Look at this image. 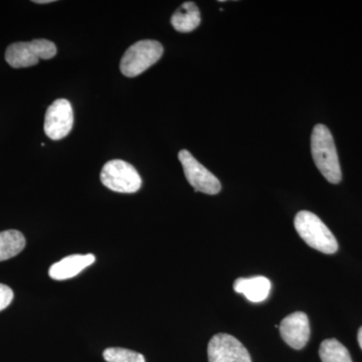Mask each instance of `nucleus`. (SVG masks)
<instances>
[{
  "mask_svg": "<svg viewBox=\"0 0 362 362\" xmlns=\"http://www.w3.org/2000/svg\"><path fill=\"white\" fill-rule=\"evenodd\" d=\"M311 152L317 168L330 183L341 181V168L334 139L323 124H317L311 135Z\"/></svg>",
  "mask_w": 362,
  "mask_h": 362,
  "instance_id": "f257e3e1",
  "label": "nucleus"
},
{
  "mask_svg": "<svg viewBox=\"0 0 362 362\" xmlns=\"http://www.w3.org/2000/svg\"><path fill=\"white\" fill-rule=\"evenodd\" d=\"M295 228L302 240L317 251L334 254L338 243L327 226L315 214L308 211H299L295 216Z\"/></svg>",
  "mask_w": 362,
  "mask_h": 362,
  "instance_id": "f03ea898",
  "label": "nucleus"
},
{
  "mask_svg": "<svg viewBox=\"0 0 362 362\" xmlns=\"http://www.w3.org/2000/svg\"><path fill=\"white\" fill-rule=\"evenodd\" d=\"M163 47L156 40H144L135 42L125 52L120 70L126 77H137L160 59Z\"/></svg>",
  "mask_w": 362,
  "mask_h": 362,
  "instance_id": "7ed1b4c3",
  "label": "nucleus"
},
{
  "mask_svg": "<svg viewBox=\"0 0 362 362\" xmlns=\"http://www.w3.org/2000/svg\"><path fill=\"white\" fill-rule=\"evenodd\" d=\"M57 54V47L47 40L16 42L7 47L6 59L14 69L28 68L39 64L40 59H49Z\"/></svg>",
  "mask_w": 362,
  "mask_h": 362,
  "instance_id": "20e7f679",
  "label": "nucleus"
},
{
  "mask_svg": "<svg viewBox=\"0 0 362 362\" xmlns=\"http://www.w3.org/2000/svg\"><path fill=\"white\" fill-rule=\"evenodd\" d=\"M100 177L105 187L121 194H134L142 185L141 177L134 166L120 159L107 162Z\"/></svg>",
  "mask_w": 362,
  "mask_h": 362,
  "instance_id": "39448f33",
  "label": "nucleus"
},
{
  "mask_svg": "<svg viewBox=\"0 0 362 362\" xmlns=\"http://www.w3.org/2000/svg\"><path fill=\"white\" fill-rule=\"evenodd\" d=\"M178 158L182 164L185 177L195 192L209 195L218 194L221 192L220 180L209 169L199 163L189 151L181 150L178 153Z\"/></svg>",
  "mask_w": 362,
  "mask_h": 362,
  "instance_id": "423d86ee",
  "label": "nucleus"
},
{
  "mask_svg": "<svg viewBox=\"0 0 362 362\" xmlns=\"http://www.w3.org/2000/svg\"><path fill=\"white\" fill-rule=\"evenodd\" d=\"M207 356L209 362H252L246 347L226 333H218L209 340Z\"/></svg>",
  "mask_w": 362,
  "mask_h": 362,
  "instance_id": "0eeeda50",
  "label": "nucleus"
},
{
  "mask_svg": "<svg viewBox=\"0 0 362 362\" xmlns=\"http://www.w3.org/2000/svg\"><path fill=\"white\" fill-rule=\"evenodd\" d=\"M74 112L68 100H56L47 108L45 117V132L52 140L65 138L73 129Z\"/></svg>",
  "mask_w": 362,
  "mask_h": 362,
  "instance_id": "6e6552de",
  "label": "nucleus"
},
{
  "mask_svg": "<svg viewBox=\"0 0 362 362\" xmlns=\"http://www.w3.org/2000/svg\"><path fill=\"white\" fill-rule=\"evenodd\" d=\"M283 340L294 349H302L310 338V324L303 312H295L283 319L280 325Z\"/></svg>",
  "mask_w": 362,
  "mask_h": 362,
  "instance_id": "1a4fd4ad",
  "label": "nucleus"
},
{
  "mask_svg": "<svg viewBox=\"0 0 362 362\" xmlns=\"http://www.w3.org/2000/svg\"><path fill=\"white\" fill-rule=\"evenodd\" d=\"M96 261L94 255H71L57 262L49 268V277L54 280H68L76 277Z\"/></svg>",
  "mask_w": 362,
  "mask_h": 362,
  "instance_id": "9d476101",
  "label": "nucleus"
},
{
  "mask_svg": "<svg viewBox=\"0 0 362 362\" xmlns=\"http://www.w3.org/2000/svg\"><path fill=\"white\" fill-rule=\"evenodd\" d=\"M271 282L263 276L251 278H239L233 283V290L244 295L252 303H261L269 297L271 291Z\"/></svg>",
  "mask_w": 362,
  "mask_h": 362,
  "instance_id": "9b49d317",
  "label": "nucleus"
},
{
  "mask_svg": "<svg viewBox=\"0 0 362 362\" xmlns=\"http://www.w3.org/2000/svg\"><path fill=\"white\" fill-rule=\"evenodd\" d=\"M201 23V11L194 2H185L171 16V25L180 33L192 32Z\"/></svg>",
  "mask_w": 362,
  "mask_h": 362,
  "instance_id": "f8f14e48",
  "label": "nucleus"
},
{
  "mask_svg": "<svg viewBox=\"0 0 362 362\" xmlns=\"http://www.w3.org/2000/svg\"><path fill=\"white\" fill-rule=\"evenodd\" d=\"M25 247V235L16 230L0 233V262L13 258Z\"/></svg>",
  "mask_w": 362,
  "mask_h": 362,
  "instance_id": "ddd939ff",
  "label": "nucleus"
},
{
  "mask_svg": "<svg viewBox=\"0 0 362 362\" xmlns=\"http://www.w3.org/2000/svg\"><path fill=\"white\" fill-rule=\"evenodd\" d=\"M319 356L322 362H352L349 350L334 338L321 343Z\"/></svg>",
  "mask_w": 362,
  "mask_h": 362,
  "instance_id": "4468645a",
  "label": "nucleus"
},
{
  "mask_svg": "<svg viewBox=\"0 0 362 362\" xmlns=\"http://www.w3.org/2000/svg\"><path fill=\"white\" fill-rule=\"evenodd\" d=\"M103 357L107 362H145V357L141 354L120 347L107 349Z\"/></svg>",
  "mask_w": 362,
  "mask_h": 362,
  "instance_id": "2eb2a0df",
  "label": "nucleus"
},
{
  "mask_svg": "<svg viewBox=\"0 0 362 362\" xmlns=\"http://www.w3.org/2000/svg\"><path fill=\"white\" fill-rule=\"evenodd\" d=\"M13 291L4 284H0V311L4 310L13 300Z\"/></svg>",
  "mask_w": 362,
  "mask_h": 362,
  "instance_id": "dca6fc26",
  "label": "nucleus"
},
{
  "mask_svg": "<svg viewBox=\"0 0 362 362\" xmlns=\"http://www.w3.org/2000/svg\"><path fill=\"white\" fill-rule=\"evenodd\" d=\"M357 340H358L359 346L362 349V327L358 330V335H357Z\"/></svg>",
  "mask_w": 362,
  "mask_h": 362,
  "instance_id": "f3484780",
  "label": "nucleus"
},
{
  "mask_svg": "<svg viewBox=\"0 0 362 362\" xmlns=\"http://www.w3.org/2000/svg\"><path fill=\"white\" fill-rule=\"evenodd\" d=\"M35 4H51V2H54V0H35Z\"/></svg>",
  "mask_w": 362,
  "mask_h": 362,
  "instance_id": "a211bd4d",
  "label": "nucleus"
}]
</instances>
